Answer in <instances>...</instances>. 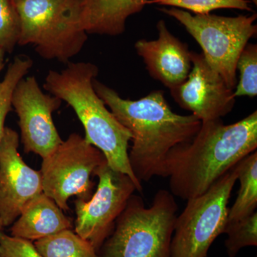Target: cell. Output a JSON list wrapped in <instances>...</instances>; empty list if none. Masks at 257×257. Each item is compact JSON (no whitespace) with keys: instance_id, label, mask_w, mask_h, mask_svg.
Wrapping results in <instances>:
<instances>
[{"instance_id":"6da1fadb","label":"cell","mask_w":257,"mask_h":257,"mask_svg":"<svg viewBox=\"0 0 257 257\" xmlns=\"http://www.w3.org/2000/svg\"><path fill=\"white\" fill-rule=\"evenodd\" d=\"M93 87L115 117L133 135L128 161L136 178L149 182L155 177L166 178L169 152L188 143L200 130L195 115L174 112L162 90H154L138 100L121 98L116 91L96 78Z\"/></svg>"},{"instance_id":"7a4b0ae2","label":"cell","mask_w":257,"mask_h":257,"mask_svg":"<svg viewBox=\"0 0 257 257\" xmlns=\"http://www.w3.org/2000/svg\"><path fill=\"white\" fill-rule=\"evenodd\" d=\"M256 148V110L234 124L225 125L221 119L202 123L191 141L167 155L171 193L184 200L201 195Z\"/></svg>"},{"instance_id":"3957f363","label":"cell","mask_w":257,"mask_h":257,"mask_svg":"<svg viewBox=\"0 0 257 257\" xmlns=\"http://www.w3.org/2000/svg\"><path fill=\"white\" fill-rule=\"evenodd\" d=\"M99 74L96 64L69 62L60 72L49 71L43 87L73 109L85 130L86 141L99 149L113 170L128 176L143 192L128 161V144L133 135L115 117L98 96L93 81Z\"/></svg>"},{"instance_id":"277c9868","label":"cell","mask_w":257,"mask_h":257,"mask_svg":"<svg viewBox=\"0 0 257 257\" xmlns=\"http://www.w3.org/2000/svg\"><path fill=\"white\" fill-rule=\"evenodd\" d=\"M178 205L172 193L160 189L151 206L133 195L99 250L100 257H172Z\"/></svg>"},{"instance_id":"5b68a950","label":"cell","mask_w":257,"mask_h":257,"mask_svg":"<svg viewBox=\"0 0 257 257\" xmlns=\"http://www.w3.org/2000/svg\"><path fill=\"white\" fill-rule=\"evenodd\" d=\"M84 0H21L16 5L21 32L18 45H32L47 60L65 64L88 40L82 24Z\"/></svg>"},{"instance_id":"8992f818","label":"cell","mask_w":257,"mask_h":257,"mask_svg":"<svg viewBox=\"0 0 257 257\" xmlns=\"http://www.w3.org/2000/svg\"><path fill=\"white\" fill-rule=\"evenodd\" d=\"M176 19L199 44L209 66L220 74L226 86L234 90L237 84L236 64L248 40L257 33L256 13L237 17L192 15L178 8H161Z\"/></svg>"},{"instance_id":"52a82bcc","label":"cell","mask_w":257,"mask_h":257,"mask_svg":"<svg viewBox=\"0 0 257 257\" xmlns=\"http://www.w3.org/2000/svg\"><path fill=\"white\" fill-rule=\"evenodd\" d=\"M236 181L234 167L205 192L187 200L176 218L172 257H208L211 244L224 234L228 204Z\"/></svg>"},{"instance_id":"ba28073f","label":"cell","mask_w":257,"mask_h":257,"mask_svg":"<svg viewBox=\"0 0 257 257\" xmlns=\"http://www.w3.org/2000/svg\"><path fill=\"white\" fill-rule=\"evenodd\" d=\"M41 173L43 193L65 211L69 199L88 200L92 196L94 182L91 177L106 160L96 147L77 133H72L49 156L42 159Z\"/></svg>"},{"instance_id":"9c48e42d","label":"cell","mask_w":257,"mask_h":257,"mask_svg":"<svg viewBox=\"0 0 257 257\" xmlns=\"http://www.w3.org/2000/svg\"><path fill=\"white\" fill-rule=\"evenodd\" d=\"M94 177H98L99 183L92 197L88 200L77 199L74 202V231L99 253L138 187L128 176L113 170L107 162L96 169Z\"/></svg>"},{"instance_id":"30bf717a","label":"cell","mask_w":257,"mask_h":257,"mask_svg":"<svg viewBox=\"0 0 257 257\" xmlns=\"http://www.w3.org/2000/svg\"><path fill=\"white\" fill-rule=\"evenodd\" d=\"M62 101L44 92L34 76L25 77L17 84L12 106L18 116L25 153L32 152L44 159L63 142L52 117Z\"/></svg>"},{"instance_id":"8fae6325","label":"cell","mask_w":257,"mask_h":257,"mask_svg":"<svg viewBox=\"0 0 257 257\" xmlns=\"http://www.w3.org/2000/svg\"><path fill=\"white\" fill-rule=\"evenodd\" d=\"M191 61L192 69L185 82L170 89L172 97L202 123L221 119L234 108V90L226 86L202 54L191 52Z\"/></svg>"},{"instance_id":"7c38bea8","label":"cell","mask_w":257,"mask_h":257,"mask_svg":"<svg viewBox=\"0 0 257 257\" xmlns=\"http://www.w3.org/2000/svg\"><path fill=\"white\" fill-rule=\"evenodd\" d=\"M19 135L5 126L0 141V219L9 226L27 204L43 192L40 171L24 162L18 152Z\"/></svg>"},{"instance_id":"4fadbf2b","label":"cell","mask_w":257,"mask_h":257,"mask_svg":"<svg viewBox=\"0 0 257 257\" xmlns=\"http://www.w3.org/2000/svg\"><path fill=\"white\" fill-rule=\"evenodd\" d=\"M157 40H138L135 48L150 76L172 89L188 77L192 69L191 51L187 44L172 35L164 20L157 23Z\"/></svg>"},{"instance_id":"5bb4252c","label":"cell","mask_w":257,"mask_h":257,"mask_svg":"<svg viewBox=\"0 0 257 257\" xmlns=\"http://www.w3.org/2000/svg\"><path fill=\"white\" fill-rule=\"evenodd\" d=\"M10 228V235L35 241L73 228L69 219L55 201L43 192L24 207Z\"/></svg>"},{"instance_id":"9a60e30c","label":"cell","mask_w":257,"mask_h":257,"mask_svg":"<svg viewBox=\"0 0 257 257\" xmlns=\"http://www.w3.org/2000/svg\"><path fill=\"white\" fill-rule=\"evenodd\" d=\"M148 0H84L83 28L88 35H122L127 19L140 13Z\"/></svg>"},{"instance_id":"2e32d148","label":"cell","mask_w":257,"mask_h":257,"mask_svg":"<svg viewBox=\"0 0 257 257\" xmlns=\"http://www.w3.org/2000/svg\"><path fill=\"white\" fill-rule=\"evenodd\" d=\"M240 187L237 197L229 209L228 221L240 220L257 208V152H252L234 166Z\"/></svg>"},{"instance_id":"e0dca14e","label":"cell","mask_w":257,"mask_h":257,"mask_svg":"<svg viewBox=\"0 0 257 257\" xmlns=\"http://www.w3.org/2000/svg\"><path fill=\"white\" fill-rule=\"evenodd\" d=\"M43 257H100L94 246L72 229L34 241Z\"/></svg>"},{"instance_id":"ac0fdd59","label":"cell","mask_w":257,"mask_h":257,"mask_svg":"<svg viewBox=\"0 0 257 257\" xmlns=\"http://www.w3.org/2000/svg\"><path fill=\"white\" fill-rule=\"evenodd\" d=\"M33 60L28 55H18L8 66L4 78L0 81V141L4 134L5 120L12 110V96L18 82L30 72Z\"/></svg>"},{"instance_id":"d6986e66","label":"cell","mask_w":257,"mask_h":257,"mask_svg":"<svg viewBox=\"0 0 257 257\" xmlns=\"http://www.w3.org/2000/svg\"><path fill=\"white\" fill-rule=\"evenodd\" d=\"M224 245L229 257H235L243 248L257 246L256 211L240 220L227 221Z\"/></svg>"},{"instance_id":"ffe728a7","label":"cell","mask_w":257,"mask_h":257,"mask_svg":"<svg viewBox=\"0 0 257 257\" xmlns=\"http://www.w3.org/2000/svg\"><path fill=\"white\" fill-rule=\"evenodd\" d=\"M239 72V80L234 90L235 98L239 96L255 97L257 95V45L248 43L241 52L236 72Z\"/></svg>"},{"instance_id":"44dd1931","label":"cell","mask_w":257,"mask_h":257,"mask_svg":"<svg viewBox=\"0 0 257 257\" xmlns=\"http://www.w3.org/2000/svg\"><path fill=\"white\" fill-rule=\"evenodd\" d=\"M172 6L192 12L196 15L209 14L218 9H236L251 12L248 0H148L147 5Z\"/></svg>"},{"instance_id":"7402d4cb","label":"cell","mask_w":257,"mask_h":257,"mask_svg":"<svg viewBox=\"0 0 257 257\" xmlns=\"http://www.w3.org/2000/svg\"><path fill=\"white\" fill-rule=\"evenodd\" d=\"M21 20L12 0H0V48L12 53L18 45Z\"/></svg>"},{"instance_id":"603a6c76","label":"cell","mask_w":257,"mask_h":257,"mask_svg":"<svg viewBox=\"0 0 257 257\" xmlns=\"http://www.w3.org/2000/svg\"><path fill=\"white\" fill-rule=\"evenodd\" d=\"M0 257H43L34 243L0 231Z\"/></svg>"},{"instance_id":"cb8c5ba5","label":"cell","mask_w":257,"mask_h":257,"mask_svg":"<svg viewBox=\"0 0 257 257\" xmlns=\"http://www.w3.org/2000/svg\"><path fill=\"white\" fill-rule=\"evenodd\" d=\"M5 52L3 49L0 48V72H2L5 67Z\"/></svg>"},{"instance_id":"d4e9b609","label":"cell","mask_w":257,"mask_h":257,"mask_svg":"<svg viewBox=\"0 0 257 257\" xmlns=\"http://www.w3.org/2000/svg\"><path fill=\"white\" fill-rule=\"evenodd\" d=\"M21 1V0H12V2H13V4L16 6V5L18 4L19 2Z\"/></svg>"},{"instance_id":"484cf974","label":"cell","mask_w":257,"mask_h":257,"mask_svg":"<svg viewBox=\"0 0 257 257\" xmlns=\"http://www.w3.org/2000/svg\"><path fill=\"white\" fill-rule=\"evenodd\" d=\"M3 228H4V226H3V222H2L1 219H0V231H2Z\"/></svg>"},{"instance_id":"4316f807","label":"cell","mask_w":257,"mask_h":257,"mask_svg":"<svg viewBox=\"0 0 257 257\" xmlns=\"http://www.w3.org/2000/svg\"><path fill=\"white\" fill-rule=\"evenodd\" d=\"M251 2L254 4L255 5H257V0H251Z\"/></svg>"}]
</instances>
